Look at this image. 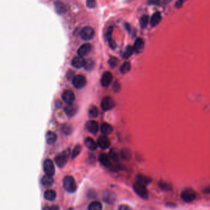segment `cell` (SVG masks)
Here are the masks:
<instances>
[{
    "mask_svg": "<svg viewBox=\"0 0 210 210\" xmlns=\"http://www.w3.org/2000/svg\"><path fill=\"white\" fill-rule=\"evenodd\" d=\"M63 185L65 189L70 193L75 192L76 189V184L74 178L71 176H67L63 181Z\"/></svg>",
    "mask_w": 210,
    "mask_h": 210,
    "instance_id": "6da1fadb",
    "label": "cell"
},
{
    "mask_svg": "<svg viewBox=\"0 0 210 210\" xmlns=\"http://www.w3.org/2000/svg\"><path fill=\"white\" fill-rule=\"evenodd\" d=\"M70 154V150L69 149L58 155L55 158V162L56 164L60 168H62L63 166H64L67 162Z\"/></svg>",
    "mask_w": 210,
    "mask_h": 210,
    "instance_id": "7a4b0ae2",
    "label": "cell"
},
{
    "mask_svg": "<svg viewBox=\"0 0 210 210\" xmlns=\"http://www.w3.org/2000/svg\"><path fill=\"white\" fill-rule=\"evenodd\" d=\"M134 190L135 192L144 199H147L149 197V192L147 189L146 186L136 182L134 184Z\"/></svg>",
    "mask_w": 210,
    "mask_h": 210,
    "instance_id": "3957f363",
    "label": "cell"
},
{
    "mask_svg": "<svg viewBox=\"0 0 210 210\" xmlns=\"http://www.w3.org/2000/svg\"><path fill=\"white\" fill-rule=\"evenodd\" d=\"M72 84L76 88L81 89L85 86L86 84V79L85 76L82 75H75L72 79Z\"/></svg>",
    "mask_w": 210,
    "mask_h": 210,
    "instance_id": "277c9868",
    "label": "cell"
},
{
    "mask_svg": "<svg viewBox=\"0 0 210 210\" xmlns=\"http://www.w3.org/2000/svg\"><path fill=\"white\" fill-rule=\"evenodd\" d=\"M195 197L196 194L192 188H186V189L182 191L181 194V198L184 202L187 203L194 201Z\"/></svg>",
    "mask_w": 210,
    "mask_h": 210,
    "instance_id": "5b68a950",
    "label": "cell"
},
{
    "mask_svg": "<svg viewBox=\"0 0 210 210\" xmlns=\"http://www.w3.org/2000/svg\"><path fill=\"white\" fill-rule=\"evenodd\" d=\"M80 37L85 41H89L93 38L94 36V31L90 27H84L80 32Z\"/></svg>",
    "mask_w": 210,
    "mask_h": 210,
    "instance_id": "8992f818",
    "label": "cell"
},
{
    "mask_svg": "<svg viewBox=\"0 0 210 210\" xmlns=\"http://www.w3.org/2000/svg\"><path fill=\"white\" fill-rule=\"evenodd\" d=\"M43 170L46 175L52 176L55 173V167L53 162L51 160H46L43 163Z\"/></svg>",
    "mask_w": 210,
    "mask_h": 210,
    "instance_id": "52a82bcc",
    "label": "cell"
},
{
    "mask_svg": "<svg viewBox=\"0 0 210 210\" xmlns=\"http://www.w3.org/2000/svg\"><path fill=\"white\" fill-rule=\"evenodd\" d=\"M115 106V102L110 97H106L101 102V107L104 111H108L112 109Z\"/></svg>",
    "mask_w": 210,
    "mask_h": 210,
    "instance_id": "ba28073f",
    "label": "cell"
},
{
    "mask_svg": "<svg viewBox=\"0 0 210 210\" xmlns=\"http://www.w3.org/2000/svg\"><path fill=\"white\" fill-rule=\"evenodd\" d=\"M113 76L112 74L110 72H105L100 80V83L101 85L103 87H107L109 86L112 81Z\"/></svg>",
    "mask_w": 210,
    "mask_h": 210,
    "instance_id": "9c48e42d",
    "label": "cell"
},
{
    "mask_svg": "<svg viewBox=\"0 0 210 210\" xmlns=\"http://www.w3.org/2000/svg\"><path fill=\"white\" fill-rule=\"evenodd\" d=\"M62 99L66 103L71 104L73 103L75 99L74 93L70 90H66L62 94Z\"/></svg>",
    "mask_w": 210,
    "mask_h": 210,
    "instance_id": "30bf717a",
    "label": "cell"
},
{
    "mask_svg": "<svg viewBox=\"0 0 210 210\" xmlns=\"http://www.w3.org/2000/svg\"><path fill=\"white\" fill-rule=\"evenodd\" d=\"M86 129L91 133L96 134L98 131V124L96 121L91 120L86 123Z\"/></svg>",
    "mask_w": 210,
    "mask_h": 210,
    "instance_id": "8fae6325",
    "label": "cell"
},
{
    "mask_svg": "<svg viewBox=\"0 0 210 210\" xmlns=\"http://www.w3.org/2000/svg\"><path fill=\"white\" fill-rule=\"evenodd\" d=\"M92 49V46L90 43H85L81 45L78 49V54L79 56L83 57L89 54Z\"/></svg>",
    "mask_w": 210,
    "mask_h": 210,
    "instance_id": "7c38bea8",
    "label": "cell"
},
{
    "mask_svg": "<svg viewBox=\"0 0 210 210\" xmlns=\"http://www.w3.org/2000/svg\"><path fill=\"white\" fill-rule=\"evenodd\" d=\"M97 145L102 149H107L110 145V142L107 137L105 136H100L97 140Z\"/></svg>",
    "mask_w": 210,
    "mask_h": 210,
    "instance_id": "4fadbf2b",
    "label": "cell"
},
{
    "mask_svg": "<svg viewBox=\"0 0 210 210\" xmlns=\"http://www.w3.org/2000/svg\"><path fill=\"white\" fill-rule=\"evenodd\" d=\"M85 60L83 59V57L81 56H76L75 57L72 61V65L75 68L80 69L81 68L85 65Z\"/></svg>",
    "mask_w": 210,
    "mask_h": 210,
    "instance_id": "5bb4252c",
    "label": "cell"
},
{
    "mask_svg": "<svg viewBox=\"0 0 210 210\" xmlns=\"http://www.w3.org/2000/svg\"><path fill=\"white\" fill-rule=\"evenodd\" d=\"M134 51H136L137 53L139 54L141 53L144 49V40L141 38H138L134 43V46L133 47Z\"/></svg>",
    "mask_w": 210,
    "mask_h": 210,
    "instance_id": "9a60e30c",
    "label": "cell"
},
{
    "mask_svg": "<svg viewBox=\"0 0 210 210\" xmlns=\"http://www.w3.org/2000/svg\"><path fill=\"white\" fill-rule=\"evenodd\" d=\"M64 111L69 117H73L76 114L77 112V107L76 105L73 103L67 104L65 107Z\"/></svg>",
    "mask_w": 210,
    "mask_h": 210,
    "instance_id": "2e32d148",
    "label": "cell"
},
{
    "mask_svg": "<svg viewBox=\"0 0 210 210\" xmlns=\"http://www.w3.org/2000/svg\"><path fill=\"white\" fill-rule=\"evenodd\" d=\"M161 20V15L160 12H155L151 17V24L152 27H156L160 22Z\"/></svg>",
    "mask_w": 210,
    "mask_h": 210,
    "instance_id": "e0dca14e",
    "label": "cell"
},
{
    "mask_svg": "<svg viewBox=\"0 0 210 210\" xmlns=\"http://www.w3.org/2000/svg\"><path fill=\"white\" fill-rule=\"evenodd\" d=\"M85 144L86 147L91 151H95L97 149V144L91 137H87L85 140Z\"/></svg>",
    "mask_w": 210,
    "mask_h": 210,
    "instance_id": "ac0fdd59",
    "label": "cell"
},
{
    "mask_svg": "<svg viewBox=\"0 0 210 210\" xmlns=\"http://www.w3.org/2000/svg\"><path fill=\"white\" fill-rule=\"evenodd\" d=\"M100 131H101L102 133L104 135H108L112 132L113 128H112V126L110 124H109V123H103L101 125Z\"/></svg>",
    "mask_w": 210,
    "mask_h": 210,
    "instance_id": "d6986e66",
    "label": "cell"
},
{
    "mask_svg": "<svg viewBox=\"0 0 210 210\" xmlns=\"http://www.w3.org/2000/svg\"><path fill=\"white\" fill-rule=\"evenodd\" d=\"M53 183H54V181H53L52 176L45 175L41 179L42 185L46 187H49L52 186Z\"/></svg>",
    "mask_w": 210,
    "mask_h": 210,
    "instance_id": "ffe728a7",
    "label": "cell"
},
{
    "mask_svg": "<svg viewBox=\"0 0 210 210\" xmlns=\"http://www.w3.org/2000/svg\"><path fill=\"white\" fill-rule=\"evenodd\" d=\"M151 182V179L148 178L142 175H138L136 177V182H137L139 184H141L142 185H144L145 186H146L147 185H148L149 184H150Z\"/></svg>",
    "mask_w": 210,
    "mask_h": 210,
    "instance_id": "44dd1931",
    "label": "cell"
},
{
    "mask_svg": "<svg viewBox=\"0 0 210 210\" xmlns=\"http://www.w3.org/2000/svg\"><path fill=\"white\" fill-rule=\"evenodd\" d=\"M99 160L102 165L106 167H109L111 165V163H110L109 158L108 157L107 155H106L104 154H102L99 156Z\"/></svg>",
    "mask_w": 210,
    "mask_h": 210,
    "instance_id": "7402d4cb",
    "label": "cell"
},
{
    "mask_svg": "<svg viewBox=\"0 0 210 210\" xmlns=\"http://www.w3.org/2000/svg\"><path fill=\"white\" fill-rule=\"evenodd\" d=\"M46 142L48 144H52L55 143L57 140V135L52 131H48L46 133Z\"/></svg>",
    "mask_w": 210,
    "mask_h": 210,
    "instance_id": "603a6c76",
    "label": "cell"
},
{
    "mask_svg": "<svg viewBox=\"0 0 210 210\" xmlns=\"http://www.w3.org/2000/svg\"><path fill=\"white\" fill-rule=\"evenodd\" d=\"M103 199L105 202L109 203H112L115 201V196L112 192L106 191L103 194Z\"/></svg>",
    "mask_w": 210,
    "mask_h": 210,
    "instance_id": "cb8c5ba5",
    "label": "cell"
},
{
    "mask_svg": "<svg viewBox=\"0 0 210 210\" xmlns=\"http://www.w3.org/2000/svg\"><path fill=\"white\" fill-rule=\"evenodd\" d=\"M54 6H55L56 11L59 14L64 13L66 10L65 5L62 2H56L54 3Z\"/></svg>",
    "mask_w": 210,
    "mask_h": 210,
    "instance_id": "d4e9b609",
    "label": "cell"
},
{
    "mask_svg": "<svg viewBox=\"0 0 210 210\" xmlns=\"http://www.w3.org/2000/svg\"><path fill=\"white\" fill-rule=\"evenodd\" d=\"M134 52V50L133 47L131 46H128L127 48H126L124 51L123 52L122 56H123V57H124L125 59L129 58L130 56H131L133 55Z\"/></svg>",
    "mask_w": 210,
    "mask_h": 210,
    "instance_id": "484cf974",
    "label": "cell"
},
{
    "mask_svg": "<svg viewBox=\"0 0 210 210\" xmlns=\"http://www.w3.org/2000/svg\"><path fill=\"white\" fill-rule=\"evenodd\" d=\"M45 198L49 201H53L56 198V193L52 190H48L45 192Z\"/></svg>",
    "mask_w": 210,
    "mask_h": 210,
    "instance_id": "4316f807",
    "label": "cell"
},
{
    "mask_svg": "<svg viewBox=\"0 0 210 210\" xmlns=\"http://www.w3.org/2000/svg\"><path fill=\"white\" fill-rule=\"evenodd\" d=\"M102 206L99 202H93L88 206V210H102Z\"/></svg>",
    "mask_w": 210,
    "mask_h": 210,
    "instance_id": "83f0119b",
    "label": "cell"
},
{
    "mask_svg": "<svg viewBox=\"0 0 210 210\" xmlns=\"http://www.w3.org/2000/svg\"><path fill=\"white\" fill-rule=\"evenodd\" d=\"M149 17L147 15H144L143 16L141 17L139 22H140V25L142 29H144L147 26V24L149 23Z\"/></svg>",
    "mask_w": 210,
    "mask_h": 210,
    "instance_id": "f1b7e54d",
    "label": "cell"
},
{
    "mask_svg": "<svg viewBox=\"0 0 210 210\" xmlns=\"http://www.w3.org/2000/svg\"><path fill=\"white\" fill-rule=\"evenodd\" d=\"M131 70V65L129 62H124L120 67V72L123 74L127 73Z\"/></svg>",
    "mask_w": 210,
    "mask_h": 210,
    "instance_id": "f546056e",
    "label": "cell"
},
{
    "mask_svg": "<svg viewBox=\"0 0 210 210\" xmlns=\"http://www.w3.org/2000/svg\"><path fill=\"white\" fill-rule=\"evenodd\" d=\"M83 67L88 71L92 70L94 67V63L91 59H88L87 60H85V65H84Z\"/></svg>",
    "mask_w": 210,
    "mask_h": 210,
    "instance_id": "4dcf8cb0",
    "label": "cell"
},
{
    "mask_svg": "<svg viewBox=\"0 0 210 210\" xmlns=\"http://www.w3.org/2000/svg\"><path fill=\"white\" fill-rule=\"evenodd\" d=\"M89 115L92 117V118H96L97 117L98 115V110L97 108L94 106H92L90 110H89Z\"/></svg>",
    "mask_w": 210,
    "mask_h": 210,
    "instance_id": "1f68e13d",
    "label": "cell"
},
{
    "mask_svg": "<svg viewBox=\"0 0 210 210\" xmlns=\"http://www.w3.org/2000/svg\"><path fill=\"white\" fill-rule=\"evenodd\" d=\"M81 147L80 145H76L75 149H73V153H72V158H76L81 152Z\"/></svg>",
    "mask_w": 210,
    "mask_h": 210,
    "instance_id": "d6a6232c",
    "label": "cell"
},
{
    "mask_svg": "<svg viewBox=\"0 0 210 210\" xmlns=\"http://www.w3.org/2000/svg\"><path fill=\"white\" fill-rule=\"evenodd\" d=\"M109 64L110 66V67H115V66H117V64H118V59L116 58V57H112L109 60Z\"/></svg>",
    "mask_w": 210,
    "mask_h": 210,
    "instance_id": "836d02e7",
    "label": "cell"
},
{
    "mask_svg": "<svg viewBox=\"0 0 210 210\" xmlns=\"http://www.w3.org/2000/svg\"><path fill=\"white\" fill-rule=\"evenodd\" d=\"M121 155L125 159H129L130 158V152L128 150H123Z\"/></svg>",
    "mask_w": 210,
    "mask_h": 210,
    "instance_id": "e575fe53",
    "label": "cell"
},
{
    "mask_svg": "<svg viewBox=\"0 0 210 210\" xmlns=\"http://www.w3.org/2000/svg\"><path fill=\"white\" fill-rule=\"evenodd\" d=\"M96 3L94 0H88L86 2V6L90 8H94L96 6Z\"/></svg>",
    "mask_w": 210,
    "mask_h": 210,
    "instance_id": "d590c367",
    "label": "cell"
},
{
    "mask_svg": "<svg viewBox=\"0 0 210 210\" xmlns=\"http://www.w3.org/2000/svg\"><path fill=\"white\" fill-rule=\"evenodd\" d=\"M113 32V27H109L107 29V33H106V38L107 39H109L112 38V33Z\"/></svg>",
    "mask_w": 210,
    "mask_h": 210,
    "instance_id": "8d00e7d4",
    "label": "cell"
},
{
    "mask_svg": "<svg viewBox=\"0 0 210 210\" xmlns=\"http://www.w3.org/2000/svg\"><path fill=\"white\" fill-rule=\"evenodd\" d=\"M108 41H109V44L110 47L112 49H115V48H116V46H117V45H116V43H115V41H114L112 38H111L110 39H108Z\"/></svg>",
    "mask_w": 210,
    "mask_h": 210,
    "instance_id": "74e56055",
    "label": "cell"
},
{
    "mask_svg": "<svg viewBox=\"0 0 210 210\" xmlns=\"http://www.w3.org/2000/svg\"><path fill=\"white\" fill-rule=\"evenodd\" d=\"M113 90L115 92H118L120 90V85L118 82H115L113 85Z\"/></svg>",
    "mask_w": 210,
    "mask_h": 210,
    "instance_id": "f35d334b",
    "label": "cell"
},
{
    "mask_svg": "<svg viewBox=\"0 0 210 210\" xmlns=\"http://www.w3.org/2000/svg\"><path fill=\"white\" fill-rule=\"evenodd\" d=\"M160 187L163 188V189H170V185H168L166 184V183H163V182H161L160 184Z\"/></svg>",
    "mask_w": 210,
    "mask_h": 210,
    "instance_id": "ab89813d",
    "label": "cell"
},
{
    "mask_svg": "<svg viewBox=\"0 0 210 210\" xmlns=\"http://www.w3.org/2000/svg\"><path fill=\"white\" fill-rule=\"evenodd\" d=\"M119 210H133V209L127 205H121L119 208Z\"/></svg>",
    "mask_w": 210,
    "mask_h": 210,
    "instance_id": "60d3db41",
    "label": "cell"
},
{
    "mask_svg": "<svg viewBox=\"0 0 210 210\" xmlns=\"http://www.w3.org/2000/svg\"><path fill=\"white\" fill-rule=\"evenodd\" d=\"M67 78L69 80H70V79H73V78L74 77V72L73 71H69L68 73H67Z\"/></svg>",
    "mask_w": 210,
    "mask_h": 210,
    "instance_id": "b9f144b4",
    "label": "cell"
},
{
    "mask_svg": "<svg viewBox=\"0 0 210 210\" xmlns=\"http://www.w3.org/2000/svg\"><path fill=\"white\" fill-rule=\"evenodd\" d=\"M183 3L184 2L182 1H178L175 4V7H176L177 8H180L182 6V5H183Z\"/></svg>",
    "mask_w": 210,
    "mask_h": 210,
    "instance_id": "7bdbcfd3",
    "label": "cell"
},
{
    "mask_svg": "<svg viewBox=\"0 0 210 210\" xmlns=\"http://www.w3.org/2000/svg\"><path fill=\"white\" fill-rule=\"evenodd\" d=\"M49 210H59V208L56 205H53L50 207Z\"/></svg>",
    "mask_w": 210,
    "mask_h": 210,
    "instance_id": "ee69618b",
    "label": "cell"
},
{
    "mask_svg": "<svg viewBox=\"0 0 210 210\" xmlns=\"http://www.w3.org/2000/svg\"><path fill=\"white\" fill-rule=\"evenodd\" d=\"M125 27H126V29H127L129 32H130L131 28H130V26L128 24H125Z\"/></svg>",
    "mask_w": 210,
    "mask_h": 210,
    "instance_id": "f6af8a7d",
    "label": "cell"
}]
</instances>
